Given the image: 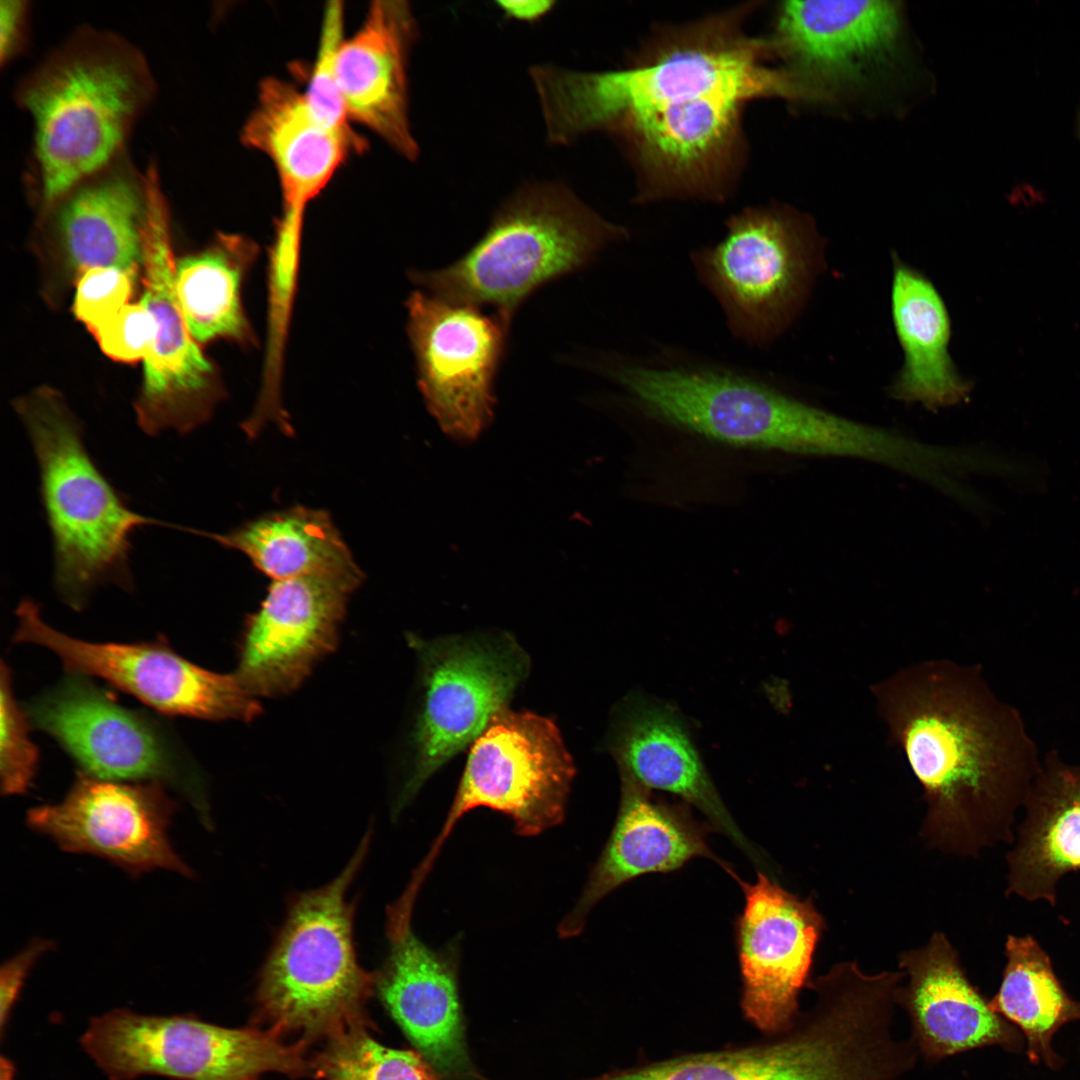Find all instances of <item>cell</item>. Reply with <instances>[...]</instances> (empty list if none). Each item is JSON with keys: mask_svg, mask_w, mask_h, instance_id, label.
<instances>
[{"mask_svg": "<svg viewBox=\"0 0 1080 1080\" xmlns=\"http://www.w3.org/2000/svg\"><path fill=\"white\" fill-rule=\"evenodd\" d=\"M155 81L144 54L110 31L81 27L21 80L33 127L32 184L46 210L124 155Z\"/></svg>", "mask_w": 1080, "mask_h": 1080, "instance_id": "obj_2", "label": "cell"}, {"mask_svg": "<svg viewBox=\"0 0 1080 1080\" xmlns=\"http://www.w3.org/2000/svg\"><path fill=\"white\" fill-rule=\"evenodd\" d=\"M344 10L339 1L329 2L322 20L317 57L304 92L315 117L326 126L351 131L336 74V56L343 38Z\"/></svg>", "mask_w": 1080, "mask_h": 1080, "instance_id": "obj_34", "label": "cell"}, {"mask_svg": "<svg viewBox=\"0 0 1080 1080\" xmlns=\"http://www.w3.org/2000/svg\"><path fill=\"white\" fill-rule=\"evenodd\" d=\"M189 532L240 551L272 581L361 571L330 514L322 509L293 506L224 534Z\"/></svg>", "mask_w": 1080, "mask_h": 1080, "instance_id": "obj_29", "label": "cell"}, {"mask_svg": "<svg viewBox=\"0 0 1080 1080\" xmlns=\"http://www.w3.org/2000/svg\"><path fill=\"white\" fill-rule=\"evenodd\" d=\"M891 308L903 367L890 388L896 400L928 410L968 399L971 384L957 372L948 345L951 335L946 306L921 273L894 258Z\"/></svg>", "mask_w": 1080, "mask_h": 1080, "instance_id": "obj_28", "label": "cell"}, {"mask_svg": "<svg viewBox=\"0 0 1080 1080\" xmlns=\"http://www.w3.org/2000/svg\"><path fill=\"white\" fill-rule=\"evenodd\" d=\"M621 779L646 790L673 793L699 809L759 868L762 857L733 820L708 774L688 729L670 706L628 696L614 712L607 736Z\"/></svg>", "mask_w": 1080, "mask_h": 1080, "instance_id": "obj_21", "label": "cell"}, {"mask_svg": "<svg viewBox=\"0 0 1080 1080\" xmlns=\"http://www.w3.org/2000/svg\"><path fill=\"white\" fill-rule=\"evenodd\" d=\"M762 1043L681 1055L577 1080H865L848 1030L810 1009Z\"/></svg>", "mask_w": 1080, "mask_h": 1080, "instance_id": "obj_19", "label": "cell"}, {"mask_svg": "<svg viewBox=\"0 0 1080 1080\" xmlns=\"http://www.w3.org/2000/svg\"><path fill=\"white\" fill-rule=\"evenodd\" d=\"M616 821L582 893L558 926L561 938L577 936L588 914L621 885L650 873L680 869L696 857L714 860L734 878L729 865L707 844V829L687 809L654 800L649 791L621 779Z\"/></svg>", "mask_w": 1080, "mask_h": 1080, "instance_id": "obj_22", "label": "cell"}, {"mask_svg": "<svg viewBox=\"0 0 1080 1080\" xmlns=\"http://www.w3.org/2000/svg\"><path fill=\"white\" fill-rule=\"evenodd\" d=\"M155 334L154 318L141 302L126 304L94 333L108 357L127 363L144 361L150 355Z\"/></svg>", "mask_w": 1080, "mask_h": 1080, "instance_id": "obj_36", "label": "cell"}, {"mask_svg": "<svg viewBox=\"0 0 1080 1080\" xmlns=\"http://www.w3.org/2000/svg\"><path fill=\"white\" fill-rule=\"evenodd\" d=\"M416 21L406 1L377 0L360 28L343 39L336 74L349 119L373 131L404 158L419 147L409 117L408 60Z\"/></svg>", "mask_w": 1080, "mask_h": 1080, "instance_id": "obj_23", "label": "cell"}, {"mask_svg": "<svg viewBox=\"0 0 1080 1080\" xmlns=\"http://www.w3.org/2000/svg\"><path fill=\"white\" fill-rule=\"evenodd\" d=\"M70 265L82 273L114 267L135 274L143 262L146 173L125 155L76 184L49 208Z\"/></svg>", "mask_w": 1080, "mask_h": 1080, "instance_id": "obj_26", "label": "cell"}, {"mask_svg": "<svg viewBox=\"0 0 1080 1080\" xmlns=\"http://www.w3.org/2000/svg\"><path fill=\"white\" fill-rule=\"evenodd\" d=\"M13 406L39 466L58 595L81 611L100 586L132 591L131 535L146 525H170L129 507L89 454L82 424L59 392L41 387Z\"/></svg>", "mask_w": 1080, "mask_h": 1080, "instance_id": "obj_3", "label": "cell"}, {"mask_svg": "<svg viewBox=\"0 0 1080 1080\" xmlns=\"http://www.w3.org/2000/svg\"><path fill=\"white\" fill-rule=\"evenodd\" d=\"M626 234L568 185L529 182L505 199L485 234L463 257L439 270L413 272L411 279L444 301L492 306L510 324L532 292L582 269Z\"/></svg>", "mask_w": 1080, "mask_h": 1080, "instance_id": "obj_4", "label": "cell"}, {"mask_svg": "<svg viewBox=\"0 0 1080 1080\" xmlns=\"http://www.w3.org/2000/svg\"><path fill=\"white\" fill-rule=\"evenodd\" d=\"M175 811L162 784L79 772L62 801L31 808L26 822L63 851L104 858L133 877L159 868L192 877L168 837Z\"/></svg>", "mask_w": 1080, "mask_h": 1080, "instance_id": "obj_15", "label": "cell"}, {"mask_svg": "<svg viewBox=\"0 0 1080 1080\" xmlns=\"http://www.w3.org/2000/svg\"><path fill=\"white\" fill-rule=\"evenodd\" d=\"M31 724L66 751L81 773L110 781L155 782L182 793L212 826L203 779L172 732L127 708L87 676L69 673L25 705Z\"/></svg>", "mask_w": 1080, "mask_h": 1080, "instance_id": "obj_9", "label": "cell"}, {"mask_svg": "<svg viewBox=\"0 0 1080 1080\" xmlns=\"http://www.w3.org/2000/svg\"><path fill=\"white\" fill-rule=\"evenodd\" d=\"M80 1042L111 1080H256L268 1072L301 1076L310 1068L302 1046L285 1044L273 1031L226 1028L194 1016L115 1009L93 1018Z\"/></svg>", "mask_w": 1080, "mask_h": 1080, "instance_id": "obj_8", "label": "cell"}, {"mask_svg": "<svg viewBox=\"0 0 1080 1080\" xmlns=\"http://www.w3.org/2000/svg\"><path fill=\"white\" fill-rule=\"evenodd\" d=\"M15 643L53 652L68 673L98 677L161 713L212 721L249 722L262 707L235 672L202 668L175 652L166 638L133 643H94L49 626L39 605L22 600Z\"/></svg>", "mask_w": 1080, "mask_h": 1080, "instance_id": "obj_12", "label": "cell"}, {"mask_svg": "<svg viewBox=\"0 0 1080 1080\" xmlns=\"http://www.w3.org/2000/svg\"><path fill=\"white\" fill-rule=\"evenodd\" d=\"M28 2L19 0L0 3V61L13 59L22 47L28 16Z\"/></svg>", "mask_w": 1080, "mask_h": 1080, "instance_id": "obj_38", "label": "cell"}, {"mask_svg": "<svg viewBox=\"0 0 1080 1080\" xmlns=\"http://www.w3.org/2000/svg\"><path fill=\"white\" fill-rule=\"evenodd\" d=\"M313 1068L326 1080H439L415 1050L384 1046L363 1026L330 1038Z\"/></svg>", "mask_w": 1080, "mask_h": 1080, "instance_id": "obj_32", "label": "cell"}, {"mask_svg": "<svg viewBox=\"0 0 1080 1080\" xmlns=\"http://www.w3.org/2000/svg\"><path fill=\"white\" fill-rule=\"evenodd\" d=\"M135 274L114 267L80 273L73 312L93 334L110 321L132 295Z\"/></svg>", "mask_w": 1080, "mask_h": 1080, "instance_id": "obj_35", "label": "cell"}, {"mask_svg": "<svg viewBox=\"0 0 1080 1080\" xmlns=\"http://www.w3.org/2000/svg\"><path fill=\"white\" fill-rule=\"evenodd\" d=\"M386 915L379 999L439 1080H486L468 1046L456 950H434L413 933L411 920Z\"/></svg>", "mask_w": 1080, "mask_h": 1080, "instance_id": "obj_18", "label": "cell"}, {"mask_svg": "<svg viewBox=\"0 0 1080 1080\" xmlns=\"http://www.w3.org/2000/svg\"><path fill=\"white\" fill-rule=\"evenodd\" d=\"M1004 953L1002 982L988 1005L1023 1031L1031 1061L1055 1064L1052 1037L1064 1024L1080 1019V1002L1067 994L1033 936L1008 935Z\"/></svg>", "mask_w": 1080, "mask_h": 1080, "instance_id": "obj_31", "label": "cell"}, {"mask_svg": "<svg viewBox=\"0 0 1080 1080\" xmlns=\"http://www.w3.org/2000/svg\"><path fill=\"white\" fill-rule=\"evenodd\" d=\"M555 1L550 0H502L498 1V8L504 16L523 22H535L546 16L552 9Z\"/></svg>", "mask_w": 1080, "mask_h": 1080, "instance_id": "obj_39", "label": "cell"}, {"mask_svg": "<svg viewBox=\"0 0 1080 1080\" xmlns=\"http://www.w3.org/2000/svg\"><path fill=\"white\" fill-rule=\"evenodd\" d=\"M574 776L573 759L551 718L500 711L470 746L447 817L415 872L426 879L457 822L475 808L507 815L522 836L560 824Z\"/></svg>", "mask_w": 1080, "mask_h": 1080, "instance_id": "obj_10", "label": "cell"}, {"mask_svg": "<svg viewBox=\"0 0 1080 1080\" xmlns=\"http://www.w3.org/2000/svg\"><path fill=\"white\" fill-rule=\"evenodd\" d=\"M1078 133H1079V137H1080V113H1079V116H1078Z\"/></svg>", "mask_w": 1080, "mask_h": 1080, "instance_id": "obj_41", "label": "cell"}, {"mask_svg": "<svg viewBox=\"0 0 1080 1080\" xmlns=\"http://www.w3.org/2000/svg\"><path fill=\"white\" fill-rule=\"evenodd\" d=\"M1 1080H13L14 1067L13 1064L6 1058H1Z\"/></svg>", "mask_w": 1080, "mask_h": 1080, "instance_id": "obj_40", "label": "cell"}, {"mask_svg": "<svg viewBox=\"0 0 1080 1080\" xmlns=\"http://www.w3.org/2000/svg\"><path fill=\"white\" fill-rule=\"evenodd\" d=\"M407 308L418 385L428 409L452 438L475 439L493 416L494 379L510 324L479 307L419 290Z\"/></svg>", "mask_w": 1080, "mask_h": 1080, "instance_id": "obj_14", "label": "cell"}, {"mask_svg": "<svg viewBox=\"0 0 1080 1080\" xmlns=\"http://www.w3.org/2000/svg\"><path fill=\"white\" fill-rule=\"evenodd\" d=\"M745 905L735 938L745 1018L768 1037L796 1023L799 995L810 971L825 921L810 898L802 899L758 871L750 884L738 879Z\"/></svg>", "mask_w": 1080, "mask_h": 1080, "instance_id": "obj_17", "label": "cell"}, {"mask_svg": "<svg viewBox=\"0 0 1080 1080\" xmlns=\"http://www.w3.org/2000/svg\"><path fill=\"white\" fill-rule=\"evenodd\" d=\"M239 236L219 235L206 249L175 262L174 291L192 337L246 341L249 327L240 300L243 275L254 256Z\"/></svg>", "mask_w": 1080, "mask_h": 1080, "instance_id": "obj_30", "label": "cell"}, {"mask_svg": "<svg viewBox=\"0 0 1080 1080\" xmlns=\"http://www.w3.org/2000/svg\"><path fill=\"white\" fill-rule=\"evenodd\" d=\"M871 690L923 788L925 844L967 857L1013 844L1016 813L1041 761L1020 713L994 695L980 669L925 660Z\"/></svg>", "mask_w": 1080, "mask_h": 1080, "instance_id": "obj_1", "label": "cell"}, {"mask_svg": "<svg viewBox=\"0 0 1080 1080\" xmlns=\"http://www.w3.org/2000/svg\"><path fill=\"white\" fill-rule=\"evenodd\" d=\"M906 983L896 993L911 1040L927 1062L986 1046L1012 1047L1014 1031L993 1012L967 977L958 951L942 932L899 955Z\"/></svg>", "mask_w": 1080, "mask_h": 1080, "instance_id": "obj_20", "label": "cell"}, {"mask_svg": "<svg viewBox=\"0 0 1080 1080\" xmlns=\"http://www.w3.org/2000/svg\"><path fill=\"white\" fill-rule=\"evenodd\" d=\"M29 718L16 701L11 672L0 673V779L4 795L24 794L36 775L39 751L29 737Z\"/></svg>", "mask_w": 1080, "mask_h": 1080, "instance_id": "obj_33", "label": "cell"}, {"mask_svg": "<svg viewBox=\"0 0 1080 1080\" xmlns=\"http://www.w3.org/2000/svg\"><path fill=\"white\" fill-rule=\"evenodd\" d=\"M815 255L808 225L799 216L761 207L731 218L725 237L695 251L692 261L733 334L760 346L777 336L799 309Z\"/></svg>", "mask_w": 1080, "mask_h": 1080, "instance_id": "obj_11", "label": "cell"}, {"mask_svg": "<svg viewBox=\"0 0 1080 1080\" xmlns=\"http://www.w3.org/2000/svg\"><path fill=\"white\" fill-rule=\"evenodd\" d=\"M899 29V8L888 1H788L779 8L773 54L816 95L815 82L857 73L886 50Z\"/></svg>", "mask_w": 1080, "mask_h": 1080, "instance_id": "obj_24", "label": "cell"}, {"mask_svg": "<svg viewBox=\"0 0 1080 1080\" xmlns=\"http://www.w3.org/2000/svg\"><path fill=\"white\" fill-rule=\"evenodd\" d=\"M1022 807L1025 816L1006 855V895L1055 906L1059 882L1080 871V765L1049 752Z\"/></svg>", "mask_w": 1080, "mask_h": 1080, "instance_id": "obj_27", "label": "cell"}, {"mask_svg": "<svg viewBox=\"0 0 1080 1080\" xmlns=\"http://www.w3.org/2000/svg\"><path fill=\"white\" fill-rule=\"evenodd\" d=\"M160 184L158 169H149L140 302L151 312L156 334L144 360L134 410L138 426L149 436L167 429L186 435L208 421L223 392L214 366L192 337L176 300L170 218Z\"/></svg>", "mask_w": 1080, "mask_h": 1080, "instance_id": "obj_13", "label": "cell"}, {"mask_svg": "<svg viewBox=\"0 0 1080 1080\" xmlns=\"http://www.w3.org/2000/svg\"><path fill=\"white\" fill-rule=\"evenodd\" d=\"M54 943L47 939H35L12 958L7 960L0 970V1025L3 1034L10 1012L18 995L37 960Z\"/></svg>", "mask_w": 1080, "mask_h": 1080, "instance_id": "obj_37", "label": "cell"}, {"mask_svg": "<svg viewBox=\"0 0 1080 1080\" xmlns=\"http://www.w3.org/2000/svg\"><path fill=\"white\" fill-rule=\"evenodd\" d=\"M241 138L273 163L283 211L303 215L350 152L363 147L353 132L338 131L320 122L304 92L274 77L261 82L256 106L242 128Z\"/></svg>", "mask_w": 1080, "mask_h": 1080, "instance_id": "obj_25", "label": "cell"}, {"mask_svg": "<svg viewBox=\"0 0 1080 1080\" xmlns=\"http://www.w3.org/2000/svg\"><path fill=\"white\" fill-rule=\"evenodd\" d=\"M372 829L340 874L289 898L285 920L261 967L259 1014L279 1034L316 1039L363 1026L375 975L358 962L355 904L347 892L370 848Z\"/></svg>", "mask_w": 1080, "mask_h": 1080, "instance_id": "obj_5", "label": "cell"}, {"mask_svg": "<svg viewBox=\"0 0 1080 1080\" xmlns=\"http://www.w3.org/2000/svg\"><path fill=\"white\" fill-rule=\"evenodd\" d=\"M406 640L417 660V691L406 768L393 806L400 813L427 780L470 747L526 679L530 660L507 632Z\"/></svg>", "mask_w": 1080, "mask_h": 1080, "instance_id": "obj_6", "label": "cell"}, {"mask_svg": "<svg viewBox=\"0 0 1080 1080\" xmlns=\"http://www.w3.org/2000/svg\"><path fill=\"white\" fill-rule=\"evenodd\" d=\"M364 578L361 570L272 581L239 635L235 673L245 688L256 698L296 691L337 648L348 600Z\"/></svg>", "mask_w": 1080, "mask_h": 1080, "instance_id": "obj_16", "label": "cell"}, {"mask_svg": "<svg viewBox=\"0 0 1080 1080\" xmlns=\"http://www.w3.org/2000/svg\"><path fill=\"white\" fill-rule=\"evenodd\" d=\"M742 19L727 12L665 35L633 65L621 70L578 71L568 87V108L584 133L609 131L660 89L703 79L748 89L755 98L793 99L791 76L769 64L765 39L749 36Z\"/></svg>", "mask_w": 1080, "mask_h": 1080, "instance_id": "obj_7", "label": "cell"}]
</instances>
